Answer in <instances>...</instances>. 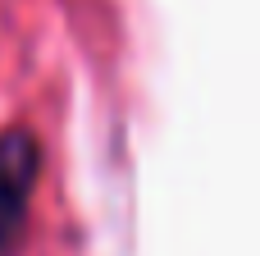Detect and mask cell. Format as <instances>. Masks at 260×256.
<instances>
[{
  "mask_svg": "<svg viewBox=\"0 0 260 256\" xmlns=\"http://www.w3.org/2000/svg\"><path fill=\"white\" fill-rule=\"evenodd\" d=\"M41 179V142L27 128L0 133V256H14Z\"/></svg>",
  "mask_w": 260,
  "mask_h": 256,
  "instance_id": "cell-1",
  "label": "cell"
}]
</instances>
